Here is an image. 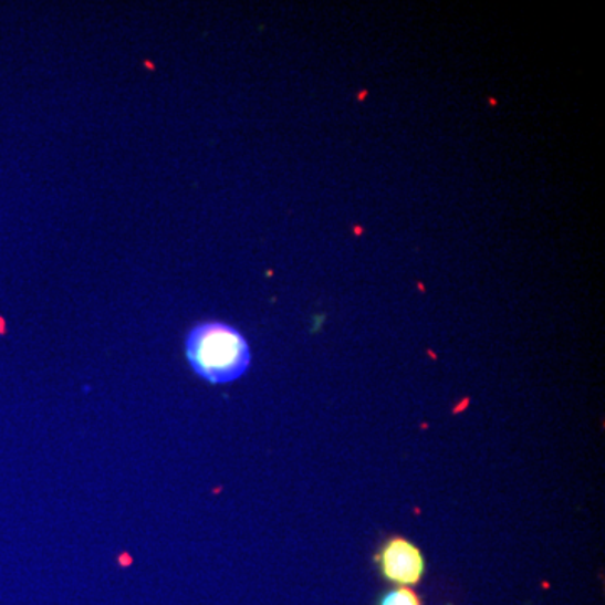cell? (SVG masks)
Returning a JSON list of instances; mask_svg holds the SVG:
<instances>
[{
	"label": "cell",
	"instance_id": "3",
	"mask_svg": "<svg viewBox=\"0 0 605 605\" xmlns=\"http://www.w3.org/2000/svg\"><path fill=\"white\" fill-rule=\"evenodd\" d=\"M378 605H423V602L413 588L397 587L385 594Z\"/></svg>",
	"mask_w": 605,
	"mask_h": 605
},
{
	"label": "cell",
	"instance_id": "1",
	"mask_svg": "<svg viewBox=\"0 0 605 605\" xmlns=\"http://www.w3.org/2000/svg\"><path fill=\"white\" fill-rule=\"evenodd\" d=\"M186 355L197 377L209 384H231L251 367V347L236 326L225 322H202L190 328Z\"/></svg>",
	"mask_w": 605,
	"mask_h": 605
},
{
	"label": "cell",
	"instance_id": "2",
	"mask_svg": "<svg viewBox=\"0 0 605 605\" xmlns=\"http://www.w3.org/2000/svg\"><path fill=\"white\" fill-rule=\"evenodd\" d=\"M377 564L385 581L399 587L419 584L426 572V559L419 546L399 535L385 540L377 553Z\"/></svg>",
	"mask_w": 605,
	"mask_h": 605
}]
</instances>
